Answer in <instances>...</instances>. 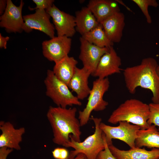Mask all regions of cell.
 Masks as SVG:
<instances>
[{"instance_id": "30bf717a", "label": "cell", "mask_w": 159, "mask_h": 159, "mask_svg": "<svg viewBox=\"0 0 159 159\" xmlns=\"http://www.w3.org/2000/svg\"><path fill=\"white\" fill-rule=\"evenodd\" d=\"M50 17L45 10H36L34 14L23 16V31L29 33L34 29L38 30L52 38L54 37L55 29L50 21Z\"/></svg>"}, {"instance_id": "6da1fadb", "label": "cell", "mask_w": 159, "mask_h": 159, "mask_svg": "<svg viewBox=\"0 0 159 159\" xmlns=\"http://www.w3.org/2000/svg\"><path fill=\"white\" fill-rule=\"evenodd\" d=\"M77 111L75 107H49L47 117L52 129L55 144L65 147L70 140V136L75 141L81 142V126L76 117Z\"/></svg>"}, {"instance_id": "3957f363", "label": "cell", "mask_w": 159, "mask_h": 159, "mask_svg": "<svg viewBox=\"0 0 159 159\" xmlns=\"http://www.w3.org/2000/svg\"><path fill=\"white\" fill-rule=\"evenodd\" d=\"M149 113V104L138 99H130L125 100L113 111L108 122L115 124L126 121L139 126L140 129L145 130L150 126L147 122Z\"/></svg>"}, {"instance_id": "cb8c5ba5", "label": "cell", "mask_w": 159, "mask_h": 159, "mask_svg": "<svg viewBox=\"0 0 159 159\" xmlns=\"http://www.w3.org/2000/svg\"><path fill=\"white\" fill-rule=\"evenodd\" d=\"M149 105L150 113L148 123L149 125H154L158 126L159 131V103H151Z\"/></svg>"}, {"instance_id": "d6a6232c", "label": "cell", "mask_w": 159, "mask_h": 159, "mask_svg": "<svg viewBox=\"0 0 159 159\" xmlns=\"http://www.w3.org/2000/svg\"><path fill=\"white\" fill-rule=\"evenodd\" d=\"M156 71L158 75L159 76V65H158L157 67Z\"/></svg>"}, {"instance_id": "7c38bea8", "label": "cell", "mask_w": 159, "mask_h": 159, "mask_svg": "<svg viewBox=\"0 0 159 159\" xmlns=\"http://www.w3.org/2000/svg\"><path fill=\"white\" fill-rule=\"evenodd\" d=\"M52 17L57 36L73 37L76 31L75 17L60 10L54 4L45 10Z\"/></svg>"}, {"instance_id": "5b68a950", "label": "cell", "mask_w": 159, "mask_h": 159, "mask_svg": "<svg viewBox=\"0 0 159 159\" xmlns=\"http://www.w3.org/2000/svg\"><path fill=\"white\" fill-rule=\"evenodd\" d=\"M44 83L46 95L57 106L66 108L73 105H82L81 102L73 94L68 85L59 79L52 70H47Z\"/></svg>"}, {"instance_id": "d6986e66", "label": "cell", "mask_w": 159, "mask_h": 159, "mask_svg": "<svg viewBox=\"0 0 159 159\" xmlns=\"http://www.w3.org/2000/svg\"><path fill=\"white\" fill-rule=\"evenodd\" d=\"M76 30L82 36L97 27L100 24L87 7L82 8L75 14Z\"/></svg>"}, {"instance_id": "4316f807", "label": "cell", "mask_w": 159, "mask_h": 159, "mask_svg": "<svg viewBox=\"0 0 159 159\" xmlns=\"http://www.w3.org/2000/svg\"><path fill=\"white\" fill-rule=\"evenodd\" d=\"M104 138L105 148L100 153L97 157V159H116L112 155L109 150L108 145L106 141L104 134Z\"/></svg>"}, {"instance_id": "9c48e42d", "label": "cell", "mask_w": 159, "mask_h": 159, "mask_svg": "<svg viewBox=\"0 0 159 159\" xmlns=\"http://www.w3.org/2000/svg\"><path fill=\"white\" fill-rule=\"evenodd\" d=\"M24 3L20 1L19 6L15 5L11 0H7L6 9L0 17V26L8 33H21L24 24L22 11Z\"/></svg>"}, {"instance_id": "603a6c76", "label": "cell", "mask_w": 159, "mask_h": 159, "mask_svg": "<svg viewBox=\"0 0 159 159\" xmlns=\"http://www.w3.org/2000/svg\"><path fill=\"white\" fill-rule=\"evenodd\" d=\"M132 1L140 9L145 16L148 23H151L152 19L149 13L148 7L149 6L157 7L158 4L157 1L155 0H132Z\"/></svg>"}, {"instance_id": "7a4b0ae2", "label": "cell", "mask_w": 159, "mask_h": 159, "mask_svg": "<svg viewBox=\"0 0 159 159\" xmlns=\"http://www.w3.org/2000/svg\"><path fill=\"white\" fill-rule=\"evenodd\" d=\"M158 65L155 59L147 57L143 59L140 64L125 69L123 74L129 92L135 94L138 87L149 90L152 93L153 102L159 103V76L156 71Z\"/></svg>"}, {"instance_id": "484cf974", "label": "cell", "mask_w": 159, "mask_h": 159, "mask_svg": "<svg viewBox=\"0 0 159 159\" xmlns=\"http://www.w3.org/2000/svg\"><path fill=\"white\" fill-rule=\"evenodd\" d=\"M53 156L55 159H66L69 153L67 150L63 148H57L52 152Z\"/></svg>"}, {"instance_id": "277c9868", "label": "cell", "mask_w": 159, "mask_h": 159, "mask_svg": "<svg viewBox=\"0 0 159 159\" xmlns=\"http://www.w3.org/2000/svg\"><path fill=\"white\" fill-rule=\"evenodd\" d=\"M90 119L94 122L95 130L93 134L87 138L82 142L75 141L70 136V140L65 148L71 147L74 150L71 151L74 155L82 153L86 156L87 159H97V157L102 151L105 148L104 134L100 127L102 122L100 118L92 116Z\"/></svg>"}, {"instance_id": "52a82bcc", "label": "cell", "mask_w": 159, "mask_h": 159, "mask_svg": "<svg viewBox=\"0 0 159 159\" xmlns=\"http://www.w3.org/2000/svg\"><path fill=\"white\" fill-rule=\"evenodd\" d=\"M118 123L117 126L107 125L102 122L100 124V127L105 135L107 145L112 143V139H117L125 143L130 148L136 147L135 140L140 127L126 121Z\"/></svg>"}, {"instance_id": "d4e9b609", "label": "cell", "mask_w": 159, "mask_h": 159, "mask_svg": "<svg viewBox=\"0 0 159 159\" xmlns=\"http://www.w3.org/2000/svg\"><path fill=\"white\" fill-rule=\"evenodd\" d=\"M36 5V7L32 8L29 7V9L32 11L37 9L46 10L52 6L54 4V0H33Z\"/></svg>"}, {"instance_id": "2e32d148", "label": "cell", "mask_w": 159, "mask_h": 159, "mask_svg": "<svg viewBox=\"0 0 159 159\" xmlns=\"http://www.w3.org/2000/svg\"><path fill=\"white\" fill-rule=\"evenodd\" d=\"M91 73L84 67H76L68 85L75 92L79 100H83L88 96L91 89L88 85V78Z\"/></svg>"}, {"instance_id": "1f68e13d", "label": "cell", "mask_w": 159, "mask_h": 159, "mask_svg": "<svg viewBox=\"0 0 159 159\" xmlns=\"http://www.w3.org/2000/svg\"><path fill=\"white\" fill-rule=\"evenodd\" d=\"M117 2H118L119 3H120L122 5H123L124 6H125V7L129 11H131L130 9L127 6H126V5H125V4L122 2V1L121 0H115Z\"/></svg>"}, {"instance_id": "5bb4252c", "label": "cell", "mask_w": 159, "mask_h": 159, "mask_svg": "<svg viewBox=\"0 0 159 159\" xmlns=\"http://www.w3.org/2000/svg\"><path fill=\"white\" fill-rule=\"evenodd\" d=\"M0 129V148L6 147L11 149L19 150L21 148L20 143L22 141V136L25 132L24 127L15 128L9 122L1 121Z\"/></svg>"}, {"instance_id": "ffe728a7", "label": "cell", "mask_w": 159, "mask_h": 159, "mask_svg": "<svg viewBox=\"0 0 159 159\" xmlns=\"http://www.w3.org/2000/svg\"><path fill=\"white\" fill-rule=\"evenodd\" d=\"M135 147H147L149 148L159 149V131L154 125L146 129H140L137 133L135 140Z\"/></svg>"}, {"instance_id": "8fae6325", "label": "cell", "mask_w": 159, "mask_h": 159, "mask_svg": "<svg viewBox=\"0 0 159 159\" xmlns=\"http://www.w3.org/2000/svg\"><path fill=\"white\" fill-rule=\"evenodd\" d=\"M79 59L82 61L83 67L92 75L95 72L101 57L107 52L110 48L100 47L92 44L82 37Z\"/></svg>"}, {"instance_id": "9a60e30c", "label": "cell", "mask_w": 159, "mask_h": 159, "mask_svg": "<svg viewBox=\"0 0 159 159\" xmlns=\"http://www.w3.org/2000/svg\"><path fill=\"white\" fill-rule=\"evenodd\" d=\"M125 15L121 12L113 14L100 23L109 39L112 43L120 42L125 26Z\"/></svg>"}, {"instance_id": "ac0fdd59", "label": "cell", "mask_w": 159, "mask_h": 159, "mask_svg": "<svg viewBox=\"0 0 159 159\" xmlns=\"http://www.w3.org/2000/svg\"><path fill=\"white\" fill-rule=\"evenodd\" d=\"M78 63L74 57L68 55L55 63L52 71L59 79L68 85Z\"/></svg>"}, {"instance_id": "4fadbf2b", "label": "cell", "mask_w": 159, "mask_h": 159, "mask_svg": "<svg viewBox=\"0 0 159 159\" xmlns=\"http://www.w3.org/2000/svg\"><path fill=\"white\" fill-rule=\"evenodd\" d=\"M121 60L113 46L101 57L96 70L92 75L98 78L103 79L115 73H119Z\"/></svg>"}, {"instance_id": "83f0119b", "label": "cell", "mask_w": 159, "mask_h": 159, "mask_svg": "<svg viewBox=\"0 0 159 159\" xmlns=\"http://www.w3.org/2000/svg\"><path fill=\"white\" fill-rule=\"evenodd\" d=\"M13 149L6 147L0 148V159H6L8 155Z\"/></svg>"}, {"instance_id": "f546056e", "label": "cell", "mask_w": 159, "mask_h": 159, "mask_svg": "<svg viewBox=\"0 0 159 159\" xmlns=\"http://www.w3.org/2000/svg\"><path fill=\"white\" fill-rule=\"evenodd\" d=\"M66 159H87L85 155L83 153H79L74 155L70 151L68 157Z\"/></svg>"}, {"instance_id": "4dcf8cb0", "label": "cell", "mask_w": 159, "mask_h": 159, "mask_svg": "<svg viewBox=\"0 0 159 159\" xmlns=\"http://www.w3.org/2000/svg\"><path fill=\"white\" fill-rule=\"evenodd\" d=\"M7 0H0V15H1L4 12L7 6Z\"/></svg>"}, {"instance_id": "e0dca14e", "label": "cell", "mask_w": 159, "mask_h": 159, "mask_svg": "<svg viewBox=\"0 0 159 159\" xmlns=\"http://www.w3.org/2000/svg\"><path fill=\"white\" fill-rule=\"evenodd\" d=\"M109 150L116 159H159V149L150 150L135 147L128 150L119 149L112 144L108 145Z\"/></svg>"}, {"instance_id": "f1b7e54d", "label": "cell", "mask_w": 159, "mask_h": 159, "mask_svg": "<svg viewBox=\"0 0 159 159\" xmlns=\"http://www.w3.org/2000/svg\"><path fill=\"white\" fill-rule=\"evenodd\" d=\"M9 39L8 36L3 37L0 34V48L6 49L7 48V42Z\"/></svg>"}, {"instance_id": "7402d4cb", "label": "cell", "mask_w": 159, "mask_h": 159, "mask_svg": "<svg viewBox=\"0 0 159 159\" xmlns=\"http://www.w3.org/2000/svg\"><path fill=\"white\" fill-rule=\"evenodd\" d=\"M82 37L90 43L99 47L110 48L113 45V43L107 37L100 23Z\"/></svg>"}, {"instance_id": "8992f818", "label": "cell", "mask_w": 159, "mask_h": 159, "mask_svg": "<svg viewBox=\"0 0 159 159\" xmlns=\"http://www.w3.org/2000/svg\"><path fill=\"white\" fill-rule=\"evenodd\" d=\"M110 84L108 77L97 78L93 81L86 107L78 112V119L81 126L88 123L92 111H102L106 109L108 103L103 99V97L108 90Z\"/></svg>"}, {"instance_id": "ba28073f", "label": "cell", "mask_w": 159, "mask_h": 159, "mask_svg": "<svg viewBox=\"0 0 159 159\" xmlns=\"http://www.w3.org/2000/svg\"><path fill=\"white\" fill-rule=\"evenodd\" d=\"M72 44L70 38L57 36L42 43L43 56L50 61L56 63L68 55Z\"/></svg>"}, {"instance_id": "44dd1931", "label": "cell", "mask_w": 159, "mask_h": 159, "mask_svg": "<svg viewBox=\"0 0 159 159\" xmlns=\"http://www.w3.org/2000/svg\"><path fill=\"white\" fill-rule=\"evenodd\" d=\"M87 7L100 23L116 12L112 7L110 0H91Z\"/></svg>"}]
</instances>
